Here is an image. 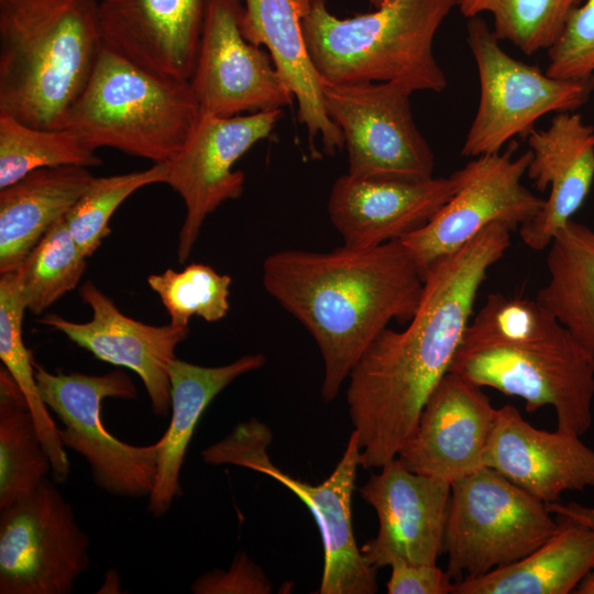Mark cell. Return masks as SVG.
I'll return each instance as SVG.
<instances>
[{
    "label": "cell",
    "instance_id": "cell-1",
    "mask_svg": "<svg viewBox=\"0 0 594 594\" xmlns=\"http://www.w3.org/2000/svg\"><path fill=\"white\" fill-rule=\"evenodd\" d=\"M495 222L425 274L419 307L402 331L383 330L349 375L346 403L363 469L397 458L450 371L488 270L510 246Z\"/></svg>",
    "mask_w": 594,
    "mask_h": 594
},
{
    "label": "cell",
    "instance_id": "cell-2",
    "mask_svg": "<svg viewBox=\"0 0 594 594\" xmlns=\"http://www.w3.org/2000/svg\"><path fill=\"white\" fill-rule=\"evenodd\" d=\"M264 289L315 339L332 402L352 369L393 320L408 322L425 277L400 241L328 252L282 250L262 265Z\"/></svg>",
    "mask_w": 594,
    "mask_h": 594
},
{
    "label": "cell",
    "instance_id": "cell-3",
    "mask_svg": "<svg viewBox=\"0 0 594 594\" xmlns=\"http://www.w3.org/2000/svg\"><path fill=\"white\" fill-rule=\"evenodd\" d=\"M103 48L98 0H0V114L65 129Z\"/></svg>",
    "mask_w": 594,
    "mask_h": 594
},
{
    "label": "cell",
    "instance_id": "cell-4",
    "mask_svg": "<svg viewBox=\"0 0 594 594\" xmlns=\"http://www.w3.org/2000/svg\"><path fill=\"white\" fill-rule=\"evenodd\" d=\"M459 0H389L373 12L340 19L326 0H309L304 40L322 80L399 81L414 91L441 92L447 76L433 54L435 36Z\"/></svg>",
    "mask_w": 594,
    "mask_h": 594
},
{
    "label": "cell",
    "instance_id": "cell-5",
    "mask_svg": "<svg viewBox=\"0 0 594 594\" xmlns=\"http://www.w3.org/2000/svg\"><path fill=\"white\" fill-rule=\"evenodd\" d=\"M201 113L189 80L151 72L105 46L65 128L96 150L157 164L178 153Z\"/></svg>",
    "mask_w": 594,
    "mask_h": 594
},
{
    "label": "cell",
    "instance_id": "cell-6",
    "mask_svg": "<svg viewBox=\"0 0 594 594\" xmlns=\"http://www.w3.org/2000/svg\"><path fill=\"white\" fill-rule=\"evenodd\" d=\"M272 432L256 419L241 422L223 440L205 449L206 463L234 464L273 477L289 488L310 510L323 546L320 594H374L378 590L376 569L358 548L352 526V495L361 451L352 432L331 474L312 485L283 472L272 463L267 448Z\"/></svg>",
    "mask_w": 594,
    "mask_h": 594
},
{
    "label": "cell",
    "instance_id": "cell-7",
    "mask_svg": "<svg viewBox=\"0 0 594 594\" xmlns=\"http://www.w3.org/2000/svg\"><path fill=\"white\" fill-rule=\"evenodd\" d=\"M559 528L546 503L484 466L451 484L447 573L458 582L512 564Z\"/></svg>",
    "mask_w": 594,
    "mask_h": 594
},
{
    "label": "cell",
    "instance_id": "cell-8",
    "mask_svg": "<svg viewBox=\"0 0 594 594\" xmlns=\"http://www.w3.org/2000/svg\"><path fill=\"white\" fill-rule=\"evenodd\" d=\"M449 372L524 399L529 413L551 406L558 429L582 436L592 426L594 355L562 324L544 337L458 351Z\"/></svg>",
    "mask_w": 594,
    "mask_h": 594
},
{
    "label": "cell",
    "instance_id": "cell-9",
    "mask_svg": "<svg viewBox=\"0 0 594 594\" xmlns=\"http://www.w3.org/2000/svg\"><path fill=\"white\" fill-rule=\"evenodd\" d=\"M466 43L477 68L480 98L463 156L501 152L514 138L528 136L544 114L575 111L594 90V75L559 79L508 55L480 16L469 19Z\"/></svg>",
    "mask_w": 594,
    "mask_h": 594
},
{
    "label": "cell",
    "instance_id": "cell-10",
    "mask_svg": "<svg viewBox=\"0 0 594 594\" xmlns=\"http://www.w3.org/2000/svg\"><path fill=\"white\" fill-rule=\"evenodd\" d=\"M41 397L62 424L61 442L89 464L95 484L119 497H148L156 479L160 441L133 446L113 437L101 420L105 398L135 399L130 376L113 370L102 375L51 373L35 366Z\"/></svg>",
    "mask_w": 594,
    "mask_h": 594
},
{
    "label": "cell",
    "instance_id": "cell-11",
    "mask_svg": "<svg viewBox=\"0 0 594 594\" xmlns=\"http://www.w3.org/2000/svg\"><path fill=\"white\" fill-rule=\"evenodd\" d=\"M414 89L399 81L322 80L328 117L340 129L348 174L358 178L432 177L435 155L414 120Z\"/></svg>",
    "mask_w": 594,
    "mask_h": 594
},
{
    "label": "cell",
    "instance_id": "cell-12",
    "mask_svg": "<svg viewBox=\"0 0 594 594\" xmlns=\"http://www.w3.org/2000/svg\"><path fill=\"white\" fill-rule=\"evenodd\" d=\"M513 140L504 151L474 157L454 172L453 197L420 229L399 240L424 277L438 260L460 250L486 227L499 222L510 231L532 220L544 199L524 183L531 152L515 156Z\"/></svg>",
    "mask_w": 594,
    "mask_h": 594
},
{
    "label": "cell",
    "instance_id": "cell-13",
    "mask_svg": "<svg viewBox=\"0 0 594 594\" xmlns=\"http://www.w3.org/2000/svg\"><path fill=\"white\" fill-rule=\"evenodd\" d=\"M88 549L70 504L46 477L0 509V593L69 594L89 564Z\"/></svg>",
    "mask_w": 594,
    "mask_h": 594
},
{
    "label": "cell",
    "instance_id": "cell-14",
    "mask_svg": "<svg viewBox=\"0 0 594 594\" xmlns=\"http://www.w3.org/2000/svg\"><path fill=\"white\" fill-rule=\"evenodd\" d=\"M282 116V109L227 118L202 112L184 146L166 163L165 184L182 197L186 208L178 233L179 263L190 256L206 218L243 194L244 173L234 170L233 165L272 133Z\"/></svg>",
    "mask_w": 594,
    "mask_h": 594
},
{
    "label": "cell",
    "instance_id": "cell-15",
    "mask_svg": "<svg viewBox=\"0 0 594 594\" xmlns=\"http://www.w3.org/2000/svg\"><path fill=\"white\" fill-rule=\"evenodd\" d=\"M243 10L241 0H208L189 80L204 113L234 117L282 109L295 99L271 55L244 37Z\"/></svg>",
    "mask_w": 594,
    "mask_h": 594
},
{
    "label": "cell",
    "instance_id": "cell-16",
    "mask_svg": "<svg viewBox=\"0 0 594 594\" xmlns=\"http://www.w3.org/2000/svg\"><path fill=\"white\" fill-rule=\"evenodd\" d=\"M378 517V532L360 549L374 569L396 561L437 564L444 553L451 483L410 471L395 458L359 488Z\"/></svg>",
    "mask_w": 594,
    "mask_h": 594
},
{
    "label": "cell",
    "instance_id": "cell-17",
    "mask_svg": "<svg viewBox=\"0 0 594 594\" xmlns=\"http://www.w3.org/2000/svg\"><path fill=\"white\" fill-rule=\"evenodd\" d=\"M79 295L91 310L89 321L74 322L46 314L38 322L61 331L98 360L136 373L147 392L153 414L167 416L170 410L168 369L176 359L177 345L189 336V327L153 326L128 317L90 280L81 286Z\"/></svg>",
    "mask_w": 594,
    "mask_h": 594
},
{
    "label": "cell",
    "instance_id": "cell-18",
    "mask_svg": "<svg viewBox=\"0 0 594 594\" xmlns=\"http://www.w3.org/2000/svg\"><path fill=\"white\" fill-rule=\"evenodd\" d=\"M496 413L481 386L448 372L397 458L413 472L452 484L485 466Z\"/></svg>",
    "mask_w": 594,
    "mask_h": 594
},
{
    "label": "cell",
    "instance_id": "cell-19",
    "mask_svg": "<svg viewBox=\"0 0 594 594\" xmlns=\"http://www.w3.org/2000/svg\"><path fill=\"white\" fill-rule=\"evenodd\" d=\"M459 179L358 178L333 183L327 210L344 245L376 246L399 241L424 227L455 194Z\"/></svg>",
    "mask_w": 594,
    "mask_h": 594
},
{
    "label": "cell",
    "instance_id": "cell-20",
    "mask_svg": "<svg viewBox=\"0 0 594 594\" xmlns=\"http://www.w3.org/2000/svg\"><path fill=\"white\" fill-rule=\"evenodd\" d=\"M485 466L546 504L594 487V450L581 436L535 428L510 404L497 408Z\"/></svg>",
    "mask_w": 594,
    "mask_h": 594
},
{
    "label": "cell",
    "instance_id": "cell-21",
    "mask_svg": "<svg viewBox=\"0 0 594 594\" xmlns=\"http://www.w3.org/2000/svg\"><path fill=\"white\" fill-rule=\"evenodd\" d=\"M208 0H100L105 46L160 75L190 80Z\"/></svg>",
    "mask_w": 594,
    "mask_h": 594
},
{
    "label": "cell",
    "instance_id": "cell-22",
    "mask_svg": "<svg viewBox=\"0 0 594 594\" xmlns=\"http://www.w3.org/2000/svg\"><path fill=\"white\" fill-rule=\"evenodd\" d=\"M531 161L526 175L539 191L549 189L540 212L519 228L522 242L549 246L586 199L594 180V127L581 114L559 112L547 129L528 135Z\"/></svg>",
    "mask_w": 594,
    "mask_h": 594
},
{
    "label": "cell",
    "instance_id": "cell-23",
    "mask_svg": "<svg viewBox=\"0 0 594 594\" xmlns=\"http://www.w3.org/2000/svg\"><path fill=\"white\" fill-rule=\"evenodd\" d=\"M309 0H244L241 30L252 44L265 46L276 70L297 101L298 121L308 132L312 156L333 155L344 147L340 129L328 117L322 79L316 70L302 34V18Z\"/></svg>",
    "mask_w": 594,
    "mask_h": 594
},
{
    "label": "cell",
    "instance_id": "cell-24",
    "mask_svg": "<svg viewBox=\"0 0 594 594\" xmlns=\"http://www.w3.org/2000/svg\"><path fill=\"white\" fill-rule=\"evenodd\" d=\"M263 353L245 354L221 366H201L175 359L168 369L172 418L161 437L154 487L147 497V510L160 518L183 491L180 470L187 448L200 417L212 399L238 377L260 370Z\"/></svg>",
    "mask_w": 594,
    "mask_h": 594
},
{
    "label": "cell",
    "instance_id": "cell-25",
    "mask_svg": "<svg viewBox=\"0 0 594 594\" xmlns=\"http://www.w3.org/2000/svg\"><path fill=\"white\" fill-rule=\"evenodd\" d=\"M94 176L84 166L35 169L0 189V274L16 270Z\"/></svg>",
    "mask_w": 594,
    "mask_h": 594
},
{
    "label": "cell",
    "instance_id": "cell-26",
    "mask_svg": "<svg viewBox=\"0 0 594 594\" xmlns=\"http://www.w3.org/2000/svg\"><path fill=\"white\" fill-rule=\"evenodd\" d=\"M559 530L522 559L454 582L451 594H568L594 565V528L557 517Z\"/></svg>",
    "mask_w": 594,
    "mask_h": 594
},
{
    "label": "cell",
    "instance_id": "cell-27",
    "mask_svg": "<svg viewBox=\"0 0 594 594\" xmlns=\"http://www.w3.org/2000/svg\"><path fill=\"white\" fill-rule=\"evenodd\" d=\"M549 248L536 299L594 355V230L570 220Z\"/></svg>",
    "mask_w": 594,
    "mask_h": 594
},
{
    "label": "cell",
    "instance_id": "cell-28",
    "mask_svg": "<svg viewBox=\"0 0 594 594\" xmlns=\"http://www.w3.org/2000/svg\"><path fill=\"white\" fill-rule=\"evenodd\" d=\"M52 473L28 400L0 369V509L32 493Z\"/></svg>",
    "mask_w": 594,
    "mask_h": 594
},
{
    "label": "cell",
    "instance_id": "cell-29",
    "mask_svg": "<svg viewBox=\"0 0 594 594\" xmlns=\"http://www.w3.org/2000/svg\"><path fill=\"white\" fill-rule=\"evenodd\" d=\"M25 310L16 270L1 274L0 359L28 400L52 464L53 479L56 483H63L69 475L70 464L65 447L61 442L58 428L41 397L32 354L23 341L22 326Z\"/></svg>",
    "mask_w": 594,
    "mask_h": 594
},
{
    "label": "cell",
    "instance_id": "cell-30",
    "mask_svg": "<svg viewBox=\"0 0 594 594\" xmlns=\"http://www.w3.org/2000/svg\"><path fill=\"white\" fill-rule=\"evenodd\" d=\"M96 148L69 129H40L0 114V189L44 167L99 166Z\"/></svg>",
    "mask_w": 594,
    "mask_h": 594
},
{
    "label": "cell",
    "instance_id": "cell-31",
    "mask_svg": "<svg viewBox=\"0 0 594 594\" xmlns=\"http://www.w3.org/2000/svg\"><path fill=\"white\" fill-rule=\"evenodd\" d=\"M67 227L56 221L16 268L26 310L38 316L82 277L87 262Z\"/></svg>",
    "mask_w": 594,
    "mask_h": 594
},
{
    "label": "cell",
    "instance_id": "cell-32",
    "mask_svg": "<svg viewBox=\"0 0 594 594\" xmlns=\"http://www.w3.org/2000/svg\"><path fill=\"white\" fill-rule=\"evenodd\" d=\"M582 0H459L468 19L490 13L497 38L510 42L524 54L549 50L561 36Z\"/></svg>",
    "mask_w": 594,
    "mask_h": 594
},
{
    "label": "cell",
    "instance_id": "cell-33",
    "mask_svg": "<svg viewBox=\"0 0 594 594\" xmlns=\"http://www.w3.org/2000/svg\"><path fill=\"white\" fill-rule=\"evenodd\" d=\"M167 164L157 163L143 170L94 177L90 185L66 213L67 227L81 253L89 257L111 233L109 221L119 206L138 189L166 183Z\"/></svg>",
    "mask_w": 594,
    "mask_h": 594
},
{
    "label": "cell",
    "instance_id": "cell-34",
    "mask_svg": "<svg viewBox=\"0 0 594 594\" xmlns=\"http://www.w3.org/2000/svg\"><path fill=\"white\" fill-rule=\"evenodd\" d=\"M147 284L165 307L175 327L187 328L191 317L208 322L224 318L230 308L231 277L200 263L177 272L167 268L147 277Z\"/></svg>",
    "mask_w": 594,
    "mask_h": 594
},
{
    "label": "cell",
    "instance_id": "cell-35",
    "mask_svg": "<svg viewBox=\"0 0 594 594\" xmlns=\"http://www.w3.org/2000/svg\"><path fill=\"white\" fill-rule=\"evenodd\" d=\"M560 324L537 299L491 294L470 320L458 351L544 337Z\"/></svg>",
    "mask_w": 594,
    "mask_h": 594
},
{
    "label": "cell",
    "instance_id": "cell-36",
    "mask_svg": "<svg viewBox=\"0 0 594 594\" xmlns=\"http://www.w3.org/2000/svg\"><path fill=\"white\" fill-rule=\"evenodd\" d=\"M546 74L559 79L594 75V0L581 3L570 15L559 40L548 50Z\"/></svg>",
    "mask_w": 594,
    "mask_h": 594
},
{
    "label": "cell",
    "instance_id": "cell-37",
    "mask_svg": "<svg viewBox=\"0 0 594 594\" xmlns=\"http://www.w3.org/2000/svg\"><path fill=\"white\" fill-rule=\"evenodd\" d=\"M190 588L195 594L272 593V584L261 566L244 552L235 556L229 570L206 572L193 582Z\"/></svg>",
    "mask_w": 594,
    "mask_h": 594
},
{
    "label": "cell",
    "instance_id": "cell-38",
    "mask_svg": "<svg viewBox=\"0 0 594 594\" xmlns=\"http://www.w3.org/2000/svg\"><path fill=\"white\" fill-rule=\"evenodd\" d=\"M386 584L388 594H451L454 582L437 564L396 561Z\"/></svg>",
    "mask_w": 594,
    "mask_h": 594
},
{
    "label": "cell",
    "instance_id": "cell-39",
    "mask_svg": "<svg viewBox=\"0 0 594 594\" xmlns=\"http://www.w3.org/2000/svg\"><path fill=\"white\" fill-rule=\"evenodd\" d=\"M547 506L557 517L576 520L594 528V508L592 507H585L576 503L561 504L559 502Z\"/></svg>",
    "mask_w": 594,
    "mask_h": 594
},
{
    "label": "cell",
    "instance_id": "cell-40",
    "mask_svg": "<svg viewBox=\"0 0 594 594\" xmlns=\"http://www.w3.org/2000/svg\"><path fill=\"white\" fill-rule=\"evenodd\" d=\"M120 592V579L119 574L114 570L108 571L103 584L100 586L98 593H119Z\"/></svg>",
    "mask_w": 594,
    "mask_h": 594
},
{
    "label": "cell",
    "instance_id": "cell-41",
    "mask_svg": "<svg viewBox=\"0 0 594 594\" xmlns=\"http://www.w3.org/2000/svg\"><path fill=\"white\" fill-rule=\"evenodd\" d=\"M576 594H594V565L575 588Z\"/></svg>",
    "mask_w": 594,
    "mask_h": 594
},
{
    "label": "cell",
    "instance_id": "cell-42",
    "mask_svg": "<svg viewBox=\"0 0 594 594\" xmlns=\"http://www.w3.org/2000/svg\"><path fill=\"white\" fill-rule=\"evenodd\" d=\"M369 1H370V4L373 6L376 9V8L382 7L383 4L388 2L389 0H369Z\"/></svg>",
    "mask_w": 594,
    "mask_h": 594
}]
</instances>
